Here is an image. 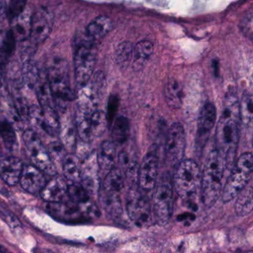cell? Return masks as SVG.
Returning <instances> with one entry per match:
<instances>
[{"label":"cell","instance_id":"cell-43","mask_svg":"<svg viewBox=\"0 0 253 253\" xmlns=\"http://www.w3.org/2000/svg\"><path fill=\"white\" fill-rule=\"evenodd\" d=\"M7 16V5L5 0H0V23L5 20Z\"/></svg>","mask_w":253,"mask_h":253},{"label":"cell","instance_id":"cell-6","mask_svg":"<svg viewBox=\"0 0 253 253\" xmlns=\"http://www.w3.org/2000/svg\"><path fill=\"white\" fill-rule=\"evenodd\" d=\"M106 88V78L102 72H97L85 85L80 87L78 94V112L91 113L98 109Z\"/></svg>","mask_w":253,"mask_h":253},{"label":"cell","instance_id":"cell-32","mask_svg":"<svg viewBox=\"0 0 253 253\" xmlns=\"http://www.w3.org/2000/svg\"><path fill=\"white\" fill-rule=\"evenodd\" d=\"M15 38L11 29L0 26V52L5 57L12 55L15 50Z\"/></svg>","mask_w":253,"mask_h":253},{"label":"cell","instance_id":"cell-19","mask_svg":"<svg viewBox=\"0 0 253 253\" xmlns=\"http://www.w3.org/2000/svg\"><path fill=\"white\" fill-rule=\"evenodd\" d=\"M99 201L103 210L115 221H122L124 219V208L120 193L100 189Z\"/></svg>","mask_w":253,"mask_h":253},{"label":"cell","instance_id":"cell-16","mask_svg":"<svg viewBox=\"0 0 253 253\" xmlns=\"http://www.w3.org/2000/svg\"><path fill=\"white\" fill-rule=\"evenodd\" d=\"M217 120L215 106L211 103H207L201 109L198 123L197 140L198 147H203L210 137Z\"/></svg>","mask_w":253,"mask_h":253},{"label":"cell","instance_id":"cell-17","mask_svg":"<svg viewBox=\"0 0 253 253\" xmlns=\"http://www.w3.org/2000/svg\"><path fill=\"white\" fill-rule=\"evenodd\" d=\"M42 172L43 171L35 165H24L19 183L29 193L33 195L40 194L46 184V180Z\"/></svg>","mask_w":253,"mask_h":253},{"label":"cell","instance_id":"cell-5","mask_svg":"<svg viewBox=\"0 0 253 253\" xmlns=\"http://www.w3.org/2000/svg\"><path fill=\"white\" fill-rule=\"evenodd\" d=\"M201 172L198 164L192 160L181 161L177 165L174 184L177 195L188 198L195 195L201 185Z\"/></svg>","mask_w":253,"mask_h":253},{"label":"cell","instance_id":"cell-39","mask_svg":"<svg viewBox=\"0 0 253 253\" xmlns=\"http://www.w3.org/2000/svg\"><path fill=\"white\" fill-rule=\"evenodd\" d=\"M26 8V0H11L9 8L7 10L10 19L18 15Z\"/></svg>","mask_w":253,"mask_h":253},{"label":"cell","instance_id":"cell-30","mask_svg":"<svg viewBox=\"0 0 253 253\" xmlns=\"http://www.w3.org/2000/svg\"><path fill=\"white\" fill-rule=\"evenodd\" d=\"M61 142L66 150L72 151L76 147V126L72 121L66 118L63 123H60V131Z\"/></svg>","mask_w":253,"mask_h":253},{"label":"cell","instance_id":"cell-27","mask_svg":"<svg viewBox=\"0 0 253 253\" xmlns=\"http://www.w3.org/2000/svg\"><path fill=\"white\" fill-rule=\"evenodd\" d=\"M235 210L237 215L244 217L249 215L253 211V188L252 185L246 186L236 197Z\"/></svg>","mask_w":253,"mask_h":253},{"label":"cell","instance_id":"cell-3","mask_svg":"<svg viewBox=\"0 0 253 253\" xmlns=\"http://www.w3.org/2000/svg\"><path fill=\"white\" fill-rule=\"evenodd\" d=\"M46 75L56 109L66 112L68 105L74 99L67 62L54 60L48 68Z\"/></svg>","mask_w":253,"mask_h":253},{"label":"cell","instance_id":"cell-24","mask_svg":"<svg viewBox=\"0 0 253 253\" xmlns=\"http://www.w3.org/2000/svg\"><path fill=\"white\" fill-rule=\"evenodd\" d=\"M167 105L172 109H180L183 104V92L181 85L175 79H169L164 88Z\"/></svg>","mask_w":253,"mask_h":253},{"label":"cell","instance_id":"cell-40","mask_svg":"<svg viewBox=\"0 0 253 253\" xmlns=\"http://www.w3.org/2000/svg\"><path fill=\"white\" fill-rule=\"evenodd\" d=\"M240 29L241 32L244 34L245 36L252 38L253 36V15L252 13L247 14L240 23Z\"/></svg>","mask_w":253,"mask_h":253},{"label":"cell","instance_id":"cell-22","mask_svg":"<svg viewBox=\"0 0 253 253\" xmlns=\"http://www.w3.org/2000/svg\"><path fill=\"white\" fill-rule=\"evenodd\" d=\"M116 145L112 140L104 141L100 145L97 155V163L99 169L103 172H109L115 167L117 160Z\"/></svg>","mask_w":253,"mask_h":253},{"label":"cell","instance_id":"cell-41","mask_svg":"<svg viewBox=\"0 0 253 253\" xmlns=\"http://www.w3.org/2000/svg\"><path fill=\"white\" fill-rule=\"evenodd\" d=\"M118 99L117 97L112 96L109 98V104H108V112L106 115L108 124H112L116 115L117 110H118Z\"/></svg>","mask_w":253,"mask_h":253},{"label":"cell","instance_id":"cell-42","mask_svg":"<svg viewBox=\"0 0 253 253\" xmlns=\"http://www.w3.org/2000/svg\"><path fill=\"white\" fill-rule=\"evenodd\" d=\"M7 92V81L5 69L0 63V94H5Z\"/></svg>","mask_w":253,"mask_h":253},{"label":"cell","instance_id":"cell-2","mask_svg":"<svg viewBox=\"0 0 253 253\" xmlns=\"http://www.w3.org/2000/svg\"><path fill=\"white\" fill-rule=\"evenodd\" d=\"M225 167L224 161L217 150L209 154L201 179L203 202L207 207H212L220 196Z\"/></svg>","mask_w":253,"mask_h":253},{"label":"cell","instance_id":"cell-11","mask_svg":"<svg viewBox=\"0 0 253 253\" xmlns=\"http://www.w3.org/2000/svg\"><path fill=\"white\" fill-rule=\"evenodd\" d=\"M28 119L35 126L48 135L55 136L60 131V119L54 106L41 107L35 104L29 108Z\"/></svg>","mask_w":253,"mask_h":253},{"label":"cell","instance_id":"cell-20","mask_svg":"<svg viewBox=\"0 0 253 253\" xmlns=\"http://www.w3.org/2000/svg\"><path fill=\"white\" fill-rule=\"evenodd\" d=\"M23 167L24 164L20 158H2L0 159V177L9 186H15L20 182Z\"/></svg>","mask_w":253,"mask_h":253},{"label":"cell","instance_id":"cell-29","mask_svg":"<svg viewBox=\"0 0 253 253\" xmlns=\"http://www.w3.org/2000/svg\"><path fill=\"white\" fill-rule=\"evenodd\" d=\"M129 122L126 117L119 116L115 119L112 130V141L116 146L124 144L128 140Z\"/></svg>","mask_w":253,"mask_h":253},{"label":"cell","instance_id":"cell-7","mask_svg":"<svg viewBox=\"0 0 253 253\" xmlns=\"http://www.w3.org/2000/svg\"><path fill=\"white\" fill-rule=\"evenodd\" d=\"M23 139L33 165L45 174L55 175L57 174L55 164L53 163L48 150L42 144L38 134L34 130L27 129L23 134Z\"/></svg>","mask_w":253,"mask_h":253},{"label":"cell","instance_id":"cell-35","mask_svg":"<svg viewBox=\"0 0 253 253\" xmlns=\"http://www.w3.org/2000/svg\"><path fill=\"white\" fill-rule=\"evenodd\" d=\"M89 192L80 183H72L68 189L69 200L75 204L85 205L89 203Z\"/></svg>","mask_w":253,"mask_h":253},{"label":"cell","instance_id":"cell-8","mask_svg":"<svg viewBox=\"0 0 253 253\" xmlns=\"http://www.w3.org/2000/svg\"><path fill=\"white\" fill-rule=\"evenodd\" d=\"M96 57L97 50L91 40L88 38L78 45L75 54V79L80 87L85 85L92 77Z\"/></svg>","mask_w":253,"mask_h":253},{"label":"cell","instance_id":"cell-4","mask_svg":"<svg viewBox=\"0 0 253 253\" xmlns=\"http://www.w3.org/2000/svg\"><path fill=\"white\" fill-rule=\"evenodd\" d=\"M253 169L252 153L246 152L241 155L225 183L222 196L223 202L232 201L247 186L251 180Z\"/></svg>","mask_w":253,"mask_h":253},{"label":"cell","instance_id":"cell-33","mask_svg":"<svg viewBox=\"0 0 253 253\" xmlns=\"http://www.w3.org/2000/svg\"><path fill=\"white\" fill-rule=\"evenodd\" d=\"M134 47L130 42H123L118 45L115 54V59L118 66L121 69H126L131 63L133 57Z\"/></svg>","mask_w":253,"mask_h":253},{"label":"cell","instance_id":"cell-15","mask_svg":"<svg viewBox=\"0 0 253 253\" xmlns=\"http://www.w3.org/2000/svg\"><path fill=\"white\" fill-rule=\"evenodd\" d=\"M47 208L53 217L66 223H81L85 221L86 217L84 215L82 205L70 200L67 202L49 203Z\"/></svg>","mask_w":253,"mask_h":253},{"label":"cell","instance_id":"cell-1","mask_svg":"<svg viewBox=\"0 0 253 253\" xmlns=\"http://www.w3.org/2000/svg\"><path fill=\"white\" fill-rule=\"evenodd\" d=\"M240 103L235 94L229 93L216 128V146L227 168L233 167L239 142Z\"/></svg>","mask_w":253,"mask_h":253},{"label":"cell","instance_id":"cell-34","mask_svg":"<svg viewBox=\"0 0 253 253\" xmlns=\"http://www.w3.org/2000/svg\"><path fill=\"white\" fill-rule=\"evenodd\" d=\"M0 134L6 148L14 150L17 146V134L12 124L7 120L0 121Z\"/></svg>","mask_w":253,"mask_h":253},{"label":"cell","instance_id":"cell-9","mask_svg":"<svg viewBox=\"0 0 253 253\" xmlns=\"http://www.w3.org/2000/svg\"><path fill=\"white\" fill-rule=\"evenodd\" d=\"M173 190L168 176L163 177L154 195L152 214L155 221L164 226L168 224L172 214Z\"/></svg>","mask_w":253,"mask_h":253},{"label":"cell","instance_id":"cell-13","mask_svg":"<svg viewBox=\"0 0 253 253\" xmlns=\"http://www.w3.org/2000/svg\"><path fill=\"white\" fill-rule=\"evenodd\" d=\"M158 173V158L156 149H152L144 157L139 167L137 183L143 192L155 188Z\"/></svg>","mask_w":253,"mask_h":253},{"label":"cell","instance_id":"cell-44","mask_svg":"<svg viewBox=\"0 0 253 253\" xmlns=\"http://www.w3.org/2000/svg\"><path fill=\"white\" fill-rule=\"evenodd\" d=\"M7 252H8V250L2 244H0V253H7Z\"/></svg>","mask_w":253,"mask_h":253},{"label":"cell","instance_id":"cell-23","mask_svg":"<svg viewBox=\"0 0 253 253\" xmlns=\"http://www.w3.org/2000/svg\"><path fill=\"white\" fill-rule=\"evenodd\" d=\"M112 29V21L106 16H100L88 24L86 35L93 42L104 38Z\"/></svg>","mask_w":253,"mask_h":253},{"label":"cell","instance_id":"cell-18","mask_svg":"<svg viewBox=\"0 0 253 253\" xmlns=\"http://www.w3.org/2000/svg\"><path fill=\"white\" fill-rule=\"evenodd\" d=\"M68 189L69 185L66 177L55 176L46 183L40 195L44 201L48 203L63 202L66 198H69Z\"/></svg>","mask_w":253,"mask_h":253},{"label":"cell","instance_id":"cell-38","mask_svg":"<svg viewBox=\"0 0 253 253\" xmlns=\"http://www.w3.org/2000/svg\"><path fill=\"white\" fill-rule=\"evenodd\" d=\"M0 217L13 229H17L21 226L20 220L10 210L2 207H0Z\"/></svg>","mask_w":253,"mask_h":253},{"label":"cell","instance_id":"cell-14","mask_svg":"<svg viewBox=\"0 0 253 253\" xmlns=\"http://www.w3.org/2000/svg\"><path fill=\"white\" fill-rule=\"evenodd\" d=\"M54 24V17L46 8H40L32 14L30 38L35 43L46 41L51 35Z\"/></svg>","mask_w":253,"mask_h":253},{"label":"cell","instance_id":"cell-37","mask_svg":"<svg viewBox=\"0 0 253 253\" xmlns=\"http://www.w3.org/2000/svg\"><path fill=\"white\" fill-rule=\"evenodd\" d=\"M48 154L52 160L53 163L55 164L56 162H63L66 154V149L65 148L64 145L62 142H52L49 143L48 146Z\"/></svg>","mask_w":253,"mask_h":253},{"label":"cell","instance_id":"cell-28","mask_svg":"<svg viewBox=\"0 0 253 253\" xmlns=\"http://www.w3.org/2000/svg\"><path fill=\"white\" fill-rule=\"evenodd\" d=\"M124 178L122 170L114 167L106 174L100 189L121 193L124 187Z\"/></svg>","mask_w":253,"mask_h":253},{"label":"cell","instance_id":"cell-25","mask_svg":"<svg viewBox=\"0 0 253 253\" xmlns=\"http://www.w3.org/2000/svg\"><path fill=\"white\" fill-rule=\"evenodd\" d=\"M154 47L152 42L147 41L139 42L133 51L132 68L136 72L143 69L147 60L153 54Z\"/></svg>","mask_w":253,"mask_h":253},{"label":"cell","instance_id":"cell-10","mask_svg":"<svg viewBox=\"0 0 253 253\" xmlns=\"http://www.w3.org/2000/svg\"><path fill=\"white\" fill-rule=\"evenodd\" d=\"M126 210L130 220L139 227L149 226L152 220V210L143 190L132 186L128 194Z\"/></svg>","mask_w":253,"mask_h":253},{"label":"cell","instance_id":"cell-31","mask_svg":"<svg viewBox=\"0 0 253 253\" xmlns=\"http://www.w3.org/2000/svg\"><path fill=\"white\" fill-rule=\"evenodd\" d=\"M89 120L93 138L103 135L108 126L106 113L100 109H96L89 114Z\"/></svg>","mask_w":253,"mask_h":253},{"label":"cell","instance_id":"cell-36","mask_svg":"<svg viewBox=\"0 0 253 253\" xmlns=\"http://www.w3.org/2000/svg\"><path fill=\"white\" fill-rule=\"evenodd\" d=\"M253 103L252 95H247L244 97L240 103V118L246 126H251L253 123Z\"/></svg>","mask_w":253,"mask_h":253},{"label":"cell","instance_id":"cell-21","mask_svg":"<svg viewBox=\"0 0 253 253\" xmlns=\"http://www.w3.org/2000/svg\"><path fill=\"white\" fill-rule=\"evenodd\" d=\"M32 14L26 8L18 15L10 19L11 29L16 41L23 42L30 38Z\"/></svg>","mask_w":253,"mask_h":253},{"label":"cell","instance_id":"cell-12","mask_svg":"<svg viewBox=\"0 0 253 253\" xmlns=\"http://www.w3.org/2000/svg\"><path fill=\"white\" fill-rule=\"evenodd\" d=\"M186 147V134L183 126L174 123L167 133L165 143V155L167 162L177 166L183 159Z\"/></svg>","mask_w":253,"mask_h":253},{"label":"cell","instance_id":"cell-26","mask_svg":"<svg viewBox=\"0 0 253 253\" xmlns=\"http://www.w3.org/2000/svg\"><path fill=\"white\" fill-rule=\"evenodd\" d=\"M65 177L72 183H80L82 172V164L79 157L74 154L66 155L63 161Z\"/></svg>","mask_w":253,"mask_h":253}]
</instances>
